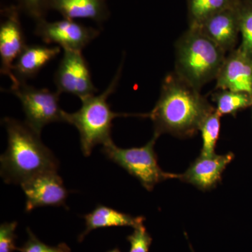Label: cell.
I'll return each instance as SVG.
<instances>
[{
  "label": "cell",
  "instance_id": "obj_1",
  "mask_svg": "<svg viewBox=\"0 0 252 252\" xmlns=\"http://www.w3.org/2000/svg\"><path fill=\"white\" fill-rule=\"evenodd\" d=\"M200 91L175 71L167 74L158 100L148 115L154 135L189 137L198 133L205 119L216 110Z\"/></svg>",
  "mask_w": 252,
  "mask_h": 252
},
{
  "label": "cell",
  "instance_id": "obj_2",
  "mask_svg": "<svg viewBox=\"0 0 252 252\" xmlns=\"http://www.w3.org/2000/svg\"><path fill=\"white\" fill-rule=\"evenodd\" d=\"M3 123L8 147L0 158V173L5 183L22 185L36 176L57 172L59 162L38 135L26 124L6 117Z\"/></svg>",
  "mask_w": 252,
  "mask_h": 252
},
{
  "label": "cell",
  "instance_id": "obj_3",
  "mask_svg": "<svg viewBox=\"0 0 252 252\" xmlns=\"http://www.w3.org/2000/svg\"><path fill=\"white\" fill-rule=\"evenodd\" d=\"M225 54L198 28H189L175 45V72L200 91L216 79Z\"/></svg>",
  "mask_w": 252,
  "mask_h": 252
},
{
  "label": "cell",
  "instance_id": "obj_4",
  "mask_svg": "<svg viewBox=\"0 0 252 252\" xmlns=\"http://www.w3.org/2000/svg\"><path fill=\"white\" fill-rule=\"evenodd\" d=\"M122 69V65L104 92L81 98L82 104L77 112L64 113V122L74 126L79 131L81 152L86 157L91 155L97 144L105 145L113 142L111 137L113 120L126 116L113 112L107 102L109 96L117 89Z\"/></svg>",
  "mask_w": 252,
  "mask_h": 252
},
{
  "label": "cell",
  "instance_id": "obj_5",
  "mask_svg": "<svg viewBox=\"0 0 252 252\" xmlns=\"http://www.w3.org/2000/svg\"><path fill=\"white\" fill-rule=\"evenodd\" d=\"M158 136L154 135L152 140L140 148H119L109 142L101 149L109 160L118 164L130 175L136 177L149 191L157 184L168 179H180V175L164 172L158 163L154 146Z\"/></svg>",
  "mask_w": 252,
  "mask_h": 252
},
{
  "label": "cell",
  "instance_id": "obj_6",
  "mask_svg": "<svg viewBox=\"0 0 252 252\" xmlns=\"http://www.w3.org/2000/svg\"><path fill=\"white\" fill-rule=\"evenodd\" d=\"M10 91L19 99L26 115L25 123L38 135L48 124L64 122V111L60 107V94L47 89H37L25 81L13 83Z\"/></svg>",
  "mask_w": 252,
  "mask_h": 252
},
{
  "label": "cell",
  "instance_id": "obj_7",
  "mask_svg": "<svg viewBox=\"0 0 252 252\" xmlns=\"http://www.w3.org/2000/svg\"><path fill=\"white\" fill-rule=\"evenodd\" d=\"M54 82L60 94H72L80 99L97 92L89 64L81 51L64 50L55 73Z\"/></svg>",
  "mask_w": 252,
  "mask_h": 252
},
{
  "label": "cell",
  "instance_id": "obj_8",
  "mask_svg": "<svg viewBox=\"0 0 252 252\" xmlns=\"http://www.w3.org/2000/svg\"><path fill=\"white\" fill-rule=\"evenodd\" d=\"M35 33L46 44H57L63 50L82 51L98 36L99 31L64 18L55 22L44 19L38 21Z\"/></svg>",
  "mask_w": 252,
  "mask_h": 252
},
{
  "label": "cell",
  "instance_id": "obj_9",
  "mask_svg": "<svg viewBox=\"0 0 252 252\" xmlns=\"http://www.w3.org/2000/svg\"><path fill=\"white\" fill-rule=\"evenodd\" d=\"M21 186L26 196V212L46 206L67 208L65 201L69 191L57 172L41 174Z\"/></svg>",
  "mask_w": 252,
  "mask_h": 252
},
{
  "label": "cell",
  "instance_id": "obj_10",
  "mask_svg": "<svg viewBox=\"0 0 252 252\" xmlns=\"http://www.w3.org/2000/svg\"><path fill=\"white\" fill-rule=\"evenodd\" d=\"M240 0L239 4L212 15L198 28L224 52L235 49L240 33Z\"/></svg>",
  "mask_w": 252,
  "mask_h": 252
},
{
  "label": "cell",
  "instance_id": "obj_11",
  "mask_svg": "<svg viewBox=\"0 0 252 252\" xmlns=\"http://www.w3.org/2000/svg\"><path fill=\"white\" fill-rule=\"evenodd\" d=\"M26 46L18 10L15 7L4 10V19L0 26L1 74L8 76L12 80L13 66Z\"/></svg>",
  "mask_w": 252,
  "mask_h": 252
},
{
  "label": "cell",
  "instance_id": "obj_12",
  "mask_svg": "<svg viewBox=\"0 0 252 252\" xmlns=\"http://www.w3.org/2000/svg\"><path fill=\"white\" fill-rule=\"evenodd\" d=\"M216 89L252 96V58L239 46L225 56L216 78Z\"/></svg>",
  "mask_w": 252,
  "mask_h": 252
},
{
  "label": "cell",
  "instance_id": "obj_13",
  "mask_svg": "<svg viewBox=\"0 0 252 252\" xmlns=\"http://www.w3.org/2000/svg\"><path fill=\"white\" fill-rule=\"evenodd\" d=\"M233 158L234 154L231 152L210 157L200 155L188 170L180 175V180L200 190H210L220 182L222 173Z\"/></svg>",
  "mask_w": 252,
  "mask_h": 252
},
{
  "label": "cell",
  "instance_id": "obj_14",
  "mask_svg": "<svg viewBox=\"0 0 252 252\" xmlns=\"http://www.w3.org/2000/svg\"><path fill=\"white\" fill-rule=\"evenodd\" d=\"M61 52L60 46L27 45L18 56L13 66L11 82L25 81L35 77L48 63Z\"/></svg>",
  "mask_w": 252,
  "mask_h": 252
},
{
  "label": "cell",
  "instance_id": "obj_15",
  "mask_svg": "<svg viewBox=\"0 0 252 252\" xmlns=\"http://www.w3.org/2000/svg\"><path fill=\"white\" fill-rule=\"evenodd\" d=\"M86 229L79 235V243L92 230L107 227L130 226L134 228L143 225L142 217H132L127 214L117 211L104 205H97L91 213L84 215Z\"/></svg>",
  "mask_w": 252,
  "mask_h": 252
},
{
  "label": "cell",
  "instance_id": "obj_16",
  "mask_svg": "<svg viewBox=\"0 0 252 252\" xmlns=\"http://www.w3.org/2000/svg\"><path fill=\"white\" fill-rule=\"evenodd\" d=\"M49 6L66 19H91L104 21L108 16L105 0H49Z\"/></svg>",
  "mask_w": 252,
  "mask_h": 252
},
{
  "label": "cell",
  "instance_id": "obj_17",
  "mask_svg": "<svg viewBox=\"0 0 252 252\" xmlns=\"http://www.w3.org/2000/svg\"><path fill=\"white\" fill-rule=\"evenodd\" d=\"M240 0H187L189 28H197L212 15L239 4Z\"/></svg>",
  "mask_w": 252,
  "mask_h": 252
},
{
  "label": "cell",
  "instance_id": "obj_18",
  "mask_svg": "<svg viewBox=\"0 0 252 252\" xmlns=\"http://www.w3.org/2000/svg\"><path fill=\"white\" fill-rule=\"evenodd\" d=\"M213 100L217 103L216 110L221 117L226 114L235 117L237 113L252 105L251 94L238 91L220 90L213 94Z\"/></svg>",
  "mask_w": 252,
  "mask_h": 252
},
{
  "label": "cell",
  "instance_id": "obj_19",
  "mask_svg": "<svg viewBox=\"0 0 252 252\" xmlns=\"http://www.w3.org/2000/svg\"><path fill=\"white\" fill-rule=\"evenodd\" d=\"M220 113L215 110L205 119L200 127L203 147L200 156L213 157L215 154V147L220 137Z\"/></svg>",
  "mask_w": 252,
  "mask_h": 252
},
{
  "label": "cell",
  "instance_id": "obj_20",
  "mask_svg": "<svg viewBox=\"0 0 252 252\" xmlns=\"http://www.w3.org/2000/svg\"><path fill=\"white\" fill-rule=\"evenodd\" d=\"M240 34L242 44L240 47L252 58V0H241Z\"/></svg>",
  "mask_w": 252,
  "mask_h": 252
},
{
  "label": "cell",
  "instance_id": "obj_21",
  "mask_svg": "<svg viewBox=\"0 0 252 252\" xmlns=\"http://www.w3.org/2000/svg\"><path fill=\"white\" fill-rule=\"evenodd\" d=\"M28 239L21 248L20 252H71V249L66 243H61L53 247L40 241L29 228H27Z\"/></svg>",
  "mask_w": 252,
  "mask_h": 252
},
{
  "label": "cell",
  "instance_id": "obj_22",
  "mask_svg": "<svg viewBox=\"0 0 252 252\" xmlns=\"http://www.w3.org/2000/svg\"><path fill=\"white\" fill-rule=\"evenodd\" d=\"M130 245L129 252H149L152 238L144 225L135 228L133 233L127 237Z\"/></svg>",
  "mask_w": 252,
  "mask_h": 252
},
{
  "label": "cell",
  "instance_id": "obj_23",
  "mask_svg": "<svg viewBox=\"0 0 252 252\" xmlns=\"http://www.w3.org/2000/svg\"><path fill=\"white\" fill-rule=\"evenodd\" d=\"M17 222L1 223L0 225V252H13L18 250L16 246L17 235L15 233Z\"/></svg>",
  "mask_w": 252,
  "mask_h": 252
},
{
  "label": "cell",
  "instance_id": "obj_24",
  "mask_svg": "<svg viewBox=\"0 0 252 252\" xmlns=\"http://www.w3.org/2000/svg\"><path fill=\"white\" fill-rule=\"evenodd\" d=\"M25 11L38 21L44 19V15L49 5V0H19Z\"/></svg>",
  "mask_w": 252,
  "mask_h": 252
},
{
  "label": "cell",
  "instance_id": "obj_25",
  "mask_svg": "<svg viewBox=\"0 0 252 252\" xmlns=\"http://www.w3.org/2000/svg\"><path fill=\"white\" fill-rule=\"evenodd\" d=\"M107 252H122L118 248L113 249V250H110V251H108Z\"/></svg>",
  "mask_w": 252,
  "mask_h": 252
},
{
  "label": "cell",
  "instance_id": "obj_26",
  "mask_svg": "<svg viewBox=\"0 0 252 252\" xmlns=\"http://www.w3.org/2000/svg\"></svg>",
  "mask_w": 252,
  "mask_h": 252
}]
</instances>
